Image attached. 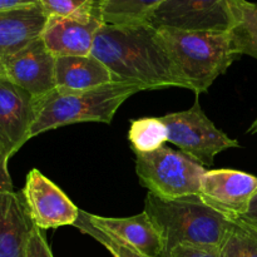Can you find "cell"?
Masks as SVG:
<instances>
[{
	"label": "cell",
	"instance_id": "1",
	"mask_svg": "<svg viewBox=\"0 0 257 257\" xmlns=\"http://www.w3.org/2000/svg\"><path fill=\"white\" fill-rule=\"evenodd\" d=\"M90 54L109 69L115 82L138 83L147 90L190 89L158 30L147 23L103 24Z\"/></svg>",
	"mask_w": 257,
	"mask_h": 257
},
{
	"label": "cell",
	"instance_id": "2",
	"mask_svg": "<svg viewBox=\"0 0 257 257\" xmlns=\"http://www.w3.org/2000/svg\"><path fill=\"white\" fill-rule=\"evenodd\" d=\"M145 212L163 241V257L180 245L220 248L233 218L203 202L198 195L162 200L148 192Z\"/></svg>",
	"mask_w": 257,
	"mask_h": 257
},
{
	"label": "cell",
	"instance_id": "3",
	"mask_svg": "<svg viewBox=\"0 0 257 257\" xmlns=\"http://www.w3.org/2000/svg\"><path fill=\"white\" fill-rule=\"evenodd\" d=\"M141 90H147V88L130 82H112L87 90L55 88L35 102V119L30 138L73 123L109 124L120 105Z\"/></svg>",
	"mask_w": 257,
	"mask_h": 257
},
{
	"label": "cell",
	"instance_id": "4",
	"mask_svg": "<svg viewBox=\"0 0 257 257\" xmlns=\"http://www.w3.org/2000/svg\"><path fill=\"white\" fill-rule=\"evenodd\" d=\"M173 62L196 95L207 92L215 79L240 55L228 32H197L173 28L157 29Z\"/></svg>",
	"mask_w": 257,
	"mask_h": 257
},
{
	"label": "cell",
	"instance_id": "5",
	"mask_svg": "<svg viewBox=\"0 0 257 257\" xmlns=\"http://www.w3.org/2000/svg\"><path fill=\"white\" fill-rule=\"evenodd\" d=\"M136 172L141 185L162 200L198 195L203 166L182 152L161 147L153 152L136 153Z\"/></svg>",
	"mask_w": 257,
	"mask_h": 257
},
{
	"label": "cell",
	"instance_id": "6",
	"mask_svg": "<svg viewBox=\"0 0 257 257\" xmlns=\"http://www.w3.org/2000/svg\"><path fill=\"white\" fill-rule=\"evenodd\" d=\"M161 118L168 130V142L177 146L183 155L201 166L210 167L218 153L240 147L237 141L213 124L201 108L198 99L190 109L168 113Z\"/></svg>",
	"mask_w": 257,
	"mask_h": 257
},
{
	"label": "cell",
	"instance_id": "7",
	"mask_svg": "<svg viewBox=\"0 0 257 257\" xmlns=\"http://www.w3.org/2000/svg\"><path fill=\"white\" fill-rule=\"evenodd\" d=\"M146 23L156 29L228 32L232 24L230 0H166Z\"/></svg>",
	"mask_w": 257,
	"mask_h": 257
},
{
	"label": "cell",
	"instance_id": "8",
	"mask_svg": "<svg viewBox=\"0 0 257 257\" xmlns=\"http://www.w3.org/2000/svg\"><path fill=\"white\" fill-rule=\"evenodd\" d=\"M55 59L42 38L0 59V75L42 98L55 89Z\"/></svg>",
	"mask_w": 257,
	"mask_h": 257
},
{
	"label": "cell",
	"instance_id": "9",
	"mask_svg": "<svg viewBox=\"0 0 257 257\" xmlns=\"http://www.w3.org/2000/svg\"><path fill=\"white\" fill-rule=\"evenodd\" d=\"M22 196L33 223L39 230L74 225L79 217V208L37 168L28 173Z\"/></svg>",
	"mask_w": 257,
	"mask_h": 257
},
{
	"label": "cell",
	"instance_id": "10",
	"mask_svg": "<svg viewBox=\"0 0 257 257\" xmlns=\"http://www.w3.org/2000/svg\"><path fill=\"white\" fill-rule=\"evenodd\" d=\"M103 24L97 5L93 9L67 17L52 15L48 18L40 38L55 58L89 55L95 35Z\"/></svg>",
	"mask_w": 257,
	"mask_h": 257
},
{
	"label": "cell",
	"instance_id": "11",
	"mask_svg": "<svg viewBox=\"0 0 257 257\" xmlns=\"http://www.w3.org/2000/svg\"><path fill=\"white\" fill-rule=\"evenodd\" d=\"M256 193V176L236 170H206L198 196L228 218H238L247 212Z\"/></svg>",
	"mask_w": 257,
	"mask_h": 257
},
{
	"label": "cell",
	"instance_id": "12",
	"mask_svg": "<svg viewBox=\"0 0 257 257\" xmlns=\"http://www.w3.org/2000/svg\"><path fill=\"white\" fill-rule=\"evenodd\" d=\"M35 102L30 93L0 75V152L8 161L30 140Z\"/></svg>",
	"mask_w": 257,
	"mask_h": 257
},
{
	"label": "cell",
	"instance_id": "13",
	"mask_svg": "<svg viewBox=\"0 0 257 257\" xmlns=\"http://www.w3.org/2000/svg\"><path fill=\"white\" fill-rule=\"evenodd\" d=\"M34 228L22 193L0 192V257H27Z\"/></svg>",
	"mask_w": 257,
	"mask_h": 257
},
{
	"label": "cell",
	"instance_id": "14",
	"mask_svg": "<svg viewBox=\"0 0 257 257\" xmlns=\"http://www.w3.org/2000/svg\"><path fill=\"white\" fill-rule=\"evenodd\" d=\"M48 18L40 4L0 10V59L42 37Z\"/></svg>",
	"mask_w": 257,
	"mask_h": 257
},
{
	"label": "cell",
	"instance_id": "15",
	"mask_svg": "<svg viewBox=\"0 0 257 257\" xmlns=\"http://www.w3.org/2000/svg\"><path fill=\"white\" fill-rule=\"evenodd\" d=\"M87 216L95 227L119 238L145 256L163 257L165 247L162 237L145 211L140 215L124 218L102 217L88 212Z\"/></svg>",
	"mask_w": 257,
	"mask_h": 257
},
{
	"label": "cell",
	"instance_id": "16",
	"mask_svg": "<svg viewBox=\"0 0 257 257\" xmlns=\"http://www.w3.org/2000/svg\"><path fill=\"white\" fill-rule=\"evenodd\" d=\"M115 82L112 73L94 55L59 57L55 59V88L87 90Z\"/></svg>",
	"mask_w": 257,
	"mask_h": 257
},
{
	"label": "cell",
	"instance_id": "17",
	"mask_svg": "<svg viewBox=\"0 0 257 257\" xmlns=\"http://www.w3.org/2000/svg\"><path fill=\"white\" fill-rule=\"evenodd\" d=\"M232 24L228 29L233 50L238 55L257 59V4L247 0H230Z\"/></svg>",
	"mask_w": 257,
	"mask_h": 257
},
{
	"label": "cell",
	"instance_id": "18",
	"mask_svg": "<svg viewBox=\"0 0 257 257\" xmlns=\"http://www.w3.org/2000/svg\"><path fill=\"white\" fill-rule=\"evenodd\" d=\"M166 0H102L98 4L104 24L124 25L147 22Z\"/></svg>",
	"mask_w": 257,
	"mask_h": 257
},
{
	"label": "cell",
	"instance_id": "19",
	"mask_svg": "<svg viewBox=\"0 0 257 257\" xmlns=\"http://www.w3.org/2000/svg\"><path fill=\"white\" fill-rule=\"evenodd\" d=\"M220 257H257V223L233 218L220 246Z\"/></svg>",
	"mask_w": 257,
	"mask_h": 257
},
{
	"label": "cell",
	"instance_id": "20",
	"mask_svg": "<svg viewBox=\"0 0 257 257\" xmlns=\"http://www.w3.org/2000/svg\"><path fill=\"white\" fill-rule=\"evenodd\" d=\"M128 140L135 153L153 152L168 142V130L162 118H140L131 123Z\"/></svg>",
	"mask_w": 257,
	"mask_h": 257
},
{
	"label": "cell",
	"instance_id": "21",
	"mask_svg": "<svg viewBox=\"0 0 257 257\" xmlns=\"http://www.w3.org/2000/svg\"><path fill=\"white\" fill-rule=\"evenodd\" d=\"M74 226L77 228H79L83 233H87V235L92 236L94 240H97L98 242L102 243L113 256L118 257H147L143 253H141L140 251H137L136 248H133L132 246H130L128 243L123 242L119 238L114 237L110 233L105 232V231L100 230V228L95 227L93 223H90V221L88 220L87 212L83 210H79V217H78L77 222L74 223Z\"/></svg>",
	"mask_w": 257,
	"mask_h": 257
},
{
	"label": "cell",
	"instance_id": "22",
	"mask_svg": "<svg viewBox=\"0 0 257 257\" xmlns=\"http://www.w3.org/2000/svg\"><path fill=\"white\" fill-rule=\"evenodd\" d=\"M39 4L42 5L48 17H67L93 9L97 7L98 3L97 0H39Z\"/></svg>",
	"mask_w": 257,
	"mask_h": 257
},
{
	"label": "cell",
	"instance_id": "23",
	"mask_svg": "<svg viewBox=\"0 0 257 257\" xmlns=\"http://www.w3.org/2000/svg\"><path fill=\"white\" fill-rule=\"evenodd\" d=\"M165 257H220V248L206 246L180 245Z\"/></svg>",
	"mask_w": 257,
	"mask_h": 257
},
{
	"label": "cell",
	"instance_id": "24",
	"mask_svg": "<svg viewBox=\"0 0 257 257\" xmlns=\"http://www.w3.org/2000/svg\"><path fill=\"white\" fill-rule=\"evenodd\" d=\"M27 257H54L42 230L37 227L33 230L32 236H30Z\"/></svg>",
	"mask_w": 257,
	"mask_h": 257
},
{
	"label": "cell",
	"instance_id": "25",
	"mask_svg": "<svg viewBox=\"0 0 257 257\" xmlns=\"http://www.w3.org/2000/svg\"><path fill=\"white\" fill-rule=\"evenodd\" d=\"M8 191H14V186L8 171V160L0 152V192H8Z\"/></svg>",
	"mask_w": 257,
	"mask_h": 257
},
{
	"label": "cell",
	"instance_id": "26",
	"mask_svg": "<svg viewBox=\"0 0 257 257\" xmlns=\"http://www.w3.org/2000/svg\"><path fill=\"white\" fill-rule=\"evenodd\" d=\"M34 4H39V0H0V10L14 9V8Z\"/></svg>",
	"mask_w": 257,
	"mask_h": 257
},
{
	"label": "cell",
	"instance_id": "27",
	"mask_svg": "<svg viewBox=\"0 0 257 257\" xmlns=\"http://www.w3.org/2000/svg\"><path fill=\"white\" fill-rule=\"evenodd\" d=\"M242 218L245 220L251 221V222L257 223V193L255 197L252 198L250 203V207H248V211L242 216Z\"/></svg>",
	"mask_w": 257,
	"mask_h": 257
},
{
	"label": "cell",
	"instance_id": "28",
	"mask_svg": "<svg viewBox=\"0 0 257 257\" xmlns=\"http://www.w3.org/2000/svg\"><path fill=\"white\" fill-rule=\"evenodd\" d=\"M247 133H250V135H253V133H257V118L255 120H253L252 124L250 125V128H248Z\"/></svg>",
	"mask_w": 257,
	"mask_h": 257
},
{
	"label": "cell",
	"instance_id": "29",
	"mask_svg": "<svg viewBox=\"0 0 257 257\" xmlns=\"http://www.w3.org/2000/svg\"><path fill=\"white\" fill-rule=\"evenodd\" d=\"M100 2H102V0H97V3H98V4H99V3H100Z\"/></svg>",
	"mask_w": 257,
	"mask_h": 257
},
{
	"label": "cell",
	"instance_id": "30",
	"mask_svg": "<svg viewBox=\"0 0 257 257\" xmlns=\"http://www.w3.org/2000/svg\"><path fill=\"white\" fill-rule=\"evenodd\" d=\"M113 257H118V256H113Z\"/></svg>",
	"mask_w": 257,
	"mask_h": 257
}]
</instances>
